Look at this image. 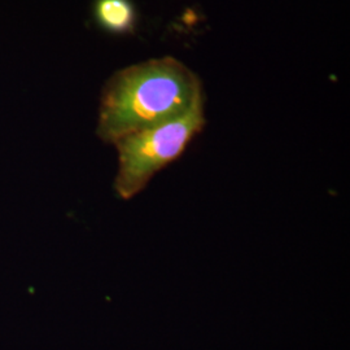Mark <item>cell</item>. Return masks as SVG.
<instances>
[{"mask_svg": "<svg viewBox=\"0 0 350 350\" xmlns=\"http://www.w3.org/2000/svg\"><path fill=\"white\" fill-rule=\"evenodd\" d=\"M204 99L199 75L165 56L116 72L103 88L98 137L107 144L174 120Z\"/></svg>", "mask_w": 350, "mask_h": 350, "instance_id": "1", "label": "cell"}, {"mask_svg": "<svg viewBox=\"0 0 350 350\" xmlns=\"http://www.w3.org/2000/svg\"><path fill=\"white\" fill-rule=\"evenodd\" d=\"M205 124V100L201 99L174 120L117 140L113 144L118 152V170L114 179L117 195L130 200L140 193L154 175L185 153Z\"/></svg>", "mask_w": 350, "mask_h": 350, "instance_id": "2", "label": "cell"}, {"mask_svg": "<svg viewBox=\"0 0 350 350\" xmlns=\"http://www.w3.org/2000/svg\"><path fill=\"white\" fill-rule=\"evenodd\" d=\"M92 17L103 31L113 36L134 34L138 25L133 0H94Z\"/></svg>", "mask_w": 350, "mask_h": 350, "instance_id": "3", "label": "cell"}]
</instances>
